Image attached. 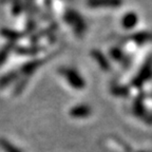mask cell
I'll return each instance as SVG.
<instances>
[{"instance_id":"2","label":"cell","mask_w":152,"mask_h":152,"mask_svg":"<svg viewBox=\"0 0 152 152\" xmlns=\"http://www.w3.org/2000/svg\"><path fill=\"white\" fill-rule=\"evenodd\" d=\"M137 23H138V16L136 13H133V12L126 13L121 20V26L126 31L127 30H133L134 28H136Z\"/></svg>"},{"instance_id":"3","label":"cell","mask_w":152,"mask_h":152,"mask_svg":"<svg viewBox=\"0 0 152 152\" xmlns=\"http://www.w3.org/2000/svg\"><path fill=\"white\" fill-rule=\"evenodd\" d=\"M61 73L74 88L80 89L83 87V80L79 77V75L76 72L72 71V70H62Z\"/></svg>"},{"instance_id":"4","label":"cell","mask_w":152,"mask_h":152,"mask_svg":"<svg viewBox=\"0 0 152 152\" xmlns=\"http://www.w3.org/2000/svg\"><path fill=\"white\" fill-rule=\"evenodd\" d=\"M0 146L3 148L5 152H21V150L15 147L12 142H10L5 138H0Z\"/></svg>"},{"instance_id":"6","label":"cell","mask_w":152,"mask_h":152,"mask_svg":"<svg viewBox=\"0 0 152 152\" xmlns=\"http://www.w3.org/2000/svg\"><path fill=\"white\" fill-rule=\"evenodd\" d=\"M15 77H16V74L15 73H11V74H9V75H5L3 78L0 79V88H3V87L7 86Z\"/></svg>"},{"instance_id":"1","label":"cell","mask_w":152,"mask_h":152,"mask_svg":"<svg viewBox=\"0 0 152 152\" xmlns=\"http://www.w3.org/2000/svg\"><path fill=\"white\" fill-rule=\"evenodd\" d=\"M89 4L98 10H115L121 7L123 0H89Z\"/></svg>"},{"instance_id":"5","label":"cell","mask_w":152,"mask_h":152,"mask_svg":"<svg viewBox=\"0 0 152 152\" xmlns=\"http://www.w3.org/2000/svg\"><path fill=\"white\" fill-rule=\"evenodd\" d=\"M87 114H88V109L86 107H76L71 110V115L75 117L86 116Z\"/></svg>"}]
</instances>
